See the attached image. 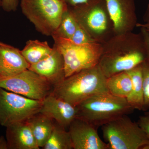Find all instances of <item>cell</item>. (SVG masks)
Listing matches in <instances>:
<instances>
[{
	"instance_id": "8992f818",
	"label": "cell",
	"mask_w": 149,
	"mask_h": 149,
	"mask_svg": "<svg viewBox=\"0 0 149 149\" xmlns=\"http://www.w3.org/2000/svg\"><path fill=\"white\" fill-rule=\"evenodd\" d=\"M102 130L109 149H144L149 145L146 133L127 115L104 124Z\"/></svg>"
},
{
	"instance_id": "f546056e",
	"label": "cell",
	"mask_w": 149,
	"mask_h": 149,
	"mask_svg": "<svg viewBox=\"0 0 149 149\" xmlns=\"http://www.w3.org/2000/svg\"><path fill=\"white\" fill-rule=\"evenodd\" d=\"M2 1V0H0V7H1Z\"/></svg>"
},
{
	"instance_id": "f1b7e54d",
	"label": "cell",
	"mask_w": 149,
	"mask_h": 149,
	"mask_svg": "<svg viewBox=\"0 0 149 149\" xmlns=\"http://www.w3.org/2000/svg\"><path fill=\"white\" fill-rule=\"evenodd\" d=\"M0 149H8L7 141L3 136H0Z\"/></svg>"
},
{
	"instance_id": "44dd1931",
	"label": "cell",
	"mask_w": 149,
	"mask_h": 149,
	"mask_svg": "<svg viewBox=\"0 0 149 149\" xmlns=\"http://www.w3.org/2000/svg\"><path fill=\"white\" fill-rule=\"evenodd\" d=\"M78 24L69 8L65 11L58 27L52 35V38H64L70 40L76 31Z\"/></svg>"
},
{
	"instance_id": "7402d4cb",
	"label": "cell",
	"mask_w": 149,
	"mask_h": 149,
	"mask_svg": "<svg viewBox=\"0 0 149 149\" xmlns=\"http://www.w3.org/2000/svg\"><path fill=\"white\" fill-rule=\"evenodd\" d=\"M143 88L144 93V111L149 109V62L142 63Z\"/></svg>"
},
{
	"instance_id": "4dcf8cb0",
	"label": "cell",
	"mask_w": 149,
	"mask_h": 149,
	"mask_svg": "<svg viewBox=\"0 0 149 149\" xmlns=\"http://www.w3.org/2000/svg\"><path fill=\"white\" fill-rule=\"evenodd\" d=\"M145 114H148L149 115V111H147L146 112V113H145Z\"/></svg>"
},
{
	"instance_id": "ba28073f",
	"label": "cell",
	"mask_w": 149,
	"mask_h": 149,
	"mask_svg": "<svg viewBox=\"0 0 149 149\" xmlns=\"http://www.w3.org/2000/svg\"><path fill=\"white\" fill-rule=\"evenodd\" d=\"M42 101L32 100L0 88V125L6 127L26 121L39 112Z\"/></svg>"
},
{
	"instance_id": "603a6c76",
	"label": "cell",
	"mask_w": 149,
	"mask_h": 149,
	"mask_svg": "<svg viewBox=\"0 0 149 149\" xmlns=\"http://www.w3.org/2000/svg\"><path fill=\"white\" fill-rule=\"evenodd\" d=\"M70 41L77 45H85L95 42H97L93 40L90 35L78 24L76 31L72 35Z\"/></svg>"
},
{
	"instance_id": "30bf717a",
	"label": "cell",
	"mask_w": 149,
	"mask_h": 149,
	"mask_svg": "<svg viewBox=\"0 0 149 149\" xmlns=\"http://www.w3.org/2000/svg\"><path fill=\"white\" fill-rule=\"evenodd\" d=\"M114 35L133 32L138 23L135 0H105Z\"/></svg>"
},
{
	"instance_id": "4fadbf2b",
	"label": "cell",
	"mask_w": 149,
	"mask_h": 149,
	"mask_svg": "<svg viewBox=\"0 0 149 149\" xmlns=\"http://www.w3.org/2000/svg\"><path fill=\"white\" fill-rule=\"evenodd\" d=\"M40 112L47 115L66 129L77 117L76 106L57 97L52 93L42 101Z\"/></svg>"
},
{
	"instance_id": "2e32d148",
	"label": "cell",
	"mask_w": 149,
	"mask_h": 149,
	"mask_svg": "<svg viewBox=\"0 0 149 149\" xmlns=\"http://www.w3.org/2000/svg\"><path fill=\"white\" fill-rule=\"evenodd\" d=\"M37 145L42 148L45 146L52 133L55 121L45 113H35L27 120Z\"/></svg>"
},
{
	"instance_id": "277c9868",
	"label": "cell",
	"mask_w": 149,
	"mask_h": 149,
	"mask_svg": "<svg viewBox=\"0 0 149 149\" xmlns=\"http://www.w3.org/2000/svg\"><path fill=\"white\" fill-rule=\"evenodd\" d=\"M68 8L78 24L96 42L103 44L114 35L105 0H88Z\"/></svg>"
},
{
	"instance_id": "5b68a950",
	"label": "cell",
	"mask_w": 149,
	"mask_h": 149,
	"mask_svg": "<svg viewBox=\"0 0 149 149\" xmlns=\"http://www.w3.org/2000/svg\"><path fill=\"white\" fill-rule=\"evenodd\" d=\"M22 13L37 31L52 36L58 27L68 6L62 0H20Z\"/></svg>"
},
{
	"instance_id": "8fae6325",
	"label": "cell",
	"mask_w": 149,
	"mask_h": 149,
	"mask_svg": "<svg viewBox=\"0 0 149 149\" xmlns=\"http://www.w3.org/2000/svg\"><path fill=\"white\" fill-rule=\"evenodd\" d=\"M73 149H109L100 138L97 128L91 123L76 118L68 128Z\"/></svg>"
},
{
	"instance_id": "d4e9b609",
	"label": "cell",
	"mask_w": 149,
	"mask_h": 149,
	"mask_svg": "<svg viewBox=\"0 0 149 149\" xmlns=\"http://www.w3.org/2000/svg\"><path fill=\"white\" fill-rule=\"evenodd\" d=\"M137 123L149 139V115L140 116Z\"/></svg>"
},
{
	"instance_id": "9c48e42d",
	"label": "cell",
	"mask_w": 149,
	"mask_h": 149,
	"mask_svg": "<svg viewBox=\"0 0 149 149\" xmlns=\"http://www.w3.org/2000/svg\"><path fill=\"white\" fill-rule=\"evenodd\" d=\"M0 88L28 98L42 101L52 93L54 87L44 77L27 69L0 81Z\"/></svg>"
},
{
	"instance_id": "484cf974",
	"label": "cell",
	"mask_w": 149,
	"mask_h": 149,
	"mask_svg": "<svg viewBox=\"0 0 149 149\" xmlns=\"http://www.w3.org/2000/svg\"><path fill=\"white\" fill-rule=\"evenodd\" d=\"M136 27L143 28L149 34V3L147 6L146 10L144 14L143 23H141L138 22L136 25Z\"/></svg>"
},
{
	"instance_id": "3957f363",
	"label": "cell",
	"mask_w": 149,
	"mask_h": 149,
	"mask_svg": "<svg viewBox=\"0 0 149 149\" xmlns=\"http://www.w3.org/2000/svg\"><path fill=\"white\" fill-rule=\"evenodd\" d=\"M77 118L91 123L96 128L115 118L131 113L134 109L126 99L109 93L92 96L76 106Z\"/></svg>"
},
{
	"instance_id": "5bb4252c",
	"label": "cell",
	"mask_w": 149,
	"mask_h": 149,
	"mask_svg": "<svg viewBox=\"0 0 149 149\" xmlns=\"http://www.w3.org/2000/svg\"><path fill=\"white\" fill-rule=\"evenodd\" d=\"M29 66L21 51L0 42V81L15 76Z\"/></svg>"
},
{
	"instance_id": "83f0119b",
	"label": "cell",
	"mask_w": 149,
	"mask_h": 149,
	"mask_svg": "<svg viewBox=\"0 0 149 149\" xmlns=\"http://www.w3.org/2000/svg\"><path fill=\"white\" fill-rule=\"evenodd\" d=\"M68 6H72L82 3L87 1L88 0H62Z\"/></svg>"
},
{
	"instance_id": "7c38bea8",
	"label": "cell",
	"mask_w": 149,
	"mask_h": 149,
	"mask_svg": "<svg viewBox=\"0 0 149 149\" xmlns=\"http://www.w3.org/2000/svg\"><path fill=\"white\" fill-rule=\"evenodd\" d=\"M28 69L44 77L54 87L61 83L65 78L63 57L54 45L47 57L29 65Z\"/></svg>"
},
{
	"instance_id": "6da1fadb",
	"label": "cell",
	"mask_w": 149,
	"mask_h": 149,
	"mask_svg": "<svg viewBox=\"0 0 149 149\" xmlns=\"http://www.w3.org/2000/svg\"><path fill=\"white\" fill-rule=\"evenodd\" d=\"M146 61L141 33L133 32L113 35L102 44L98 65L107 78L126 72Z\"/></svg>"
},
{
	"instance_id": "7a4b0ae2",
	"label": "cell",
	"mask_w": 149,
	"mask_h": 149,
	"mask_svg": "<svg viewBox=\"0 0 149 149\" xmlns=\"http://www.w3.org/2000/svg\"><path fill=\"white\" fill-rule=\"evenodd\" d=\"M107 79L97 65L65 77L54 87L52 94L76 106L92 96L109 93Z\"/></svg>"
},
{
	"instance_id": "cb8c5ba5",
	"label": "cell",
	"mask_w": 149,
	"mask_h": 149,
	"mask_svg": "<svg viewBox=\"0 0 149 149\" xmlns=\"http://www.w3.org/2000/svg\"><path fill=\"white\" fill-rule=\"evenodd\" d=\"M18 0H2L1 7L7 12L15 11L17 9Z\"/></svg>"
},
{
	"instance_id": "ac0fdd59",
	"label": "cell",
	"mask_w": 149,
	"mask_h": 149,
	"mask_svg": "<svg viewBox=\"0 0 149 149\" xmlns=\"http://www.w3.org/2000/svg\"><path fill=\"white\" fill-rule=\"evenodd\" d=\"M47 41L29 40L21 51L22 54L29 65L37 63L48 56L52 51Z\"/></svg>"
},
{
	"instance_id": "e0dca14e",
	"label": "cell",
	"mask_w": 149,
	"mask_h": 149,
	"mask_svg": "<svg viewBox=\"0 0 149 149\" xmlns=\"http://www.w3.org/2000/svg\"><path fill=\"white\" fill-rule=\"evenodd\" d=\"M132 80V89L126 100L134 109L144 111V93L142 64L126 71Z\"/></svg>"
},
{
	"instance_id": "d6986e66",
	"label": "cell",
	"mask_w": 149,
	"mask_h": 149,
	"mask_svg": "<svg viewBox=\"0 0 149 149\" xmlns=\"http://www.w3.org/2000/svg\"><path fill=\"white\" fill-rule=\"evenodd\" d=\"M106 85L110 94L126 99L132 89V80L127 72H121L107 78Z\"/></svg>"
},
{
	"instance_id": "ffe728a7",
	"label": "cell",
	"mask_w": 149,
	"mask_h": 149,
	"mask_svg": "<svg viewBox=\"0 0 149 149\" xmlns=\"http://www.w3.org/2000/svg\"><path fill=\"white\" fill-rule=\"evenodd\" d=\"M44 149H72L73 146L69 131L55 121L49 138Z\"/></svg>"
},
{
	"instance_id": "4316f807",
	"label": "cell",
	"mask_w": 149,
	"mask_h": 149,
	"mask_svg": "<svg viewBox=\"0 0 149 149\" xmlns=\"http://www.w3.org/2000/svg\"><path fill=\"white\" fill-rule=\"evenodd\" d=\"M141 33L143 39L146 54V61L149 62V34L145 29L140 28Z\"/></svg>"
},
{
	"instance_id": "52a82bcc",
	"label": "cell",
	"mask_w": 149,
	"mask_h": 149,
	"mask_svg": "<svg viewBox=\"0 0 149 149\" xmlns=\"http://www.w3.org/2000/svg\"><path fill=\"white\" fill-rule=\"evenodd\" d=\"M55 46L64 60L65 77L97 66L102 51L98 42L77 45L68 39L54 37Z\"/></svg>"
},
{
	"instance_id": "9a60e30c",
	"label": "cell",
	"mask_w": 149,
	"mask_h": 149,
	"mask_svg": "<svg viewBox=\"0 0 149 149\" xmlns=\"http://www.w3.org/2000/svg\"><path fill=\"white\" fill-rule=\"evenodd\" d=\"M8 149H40L27 120L6 127Z\"/></svg>"
}]
</instances>
